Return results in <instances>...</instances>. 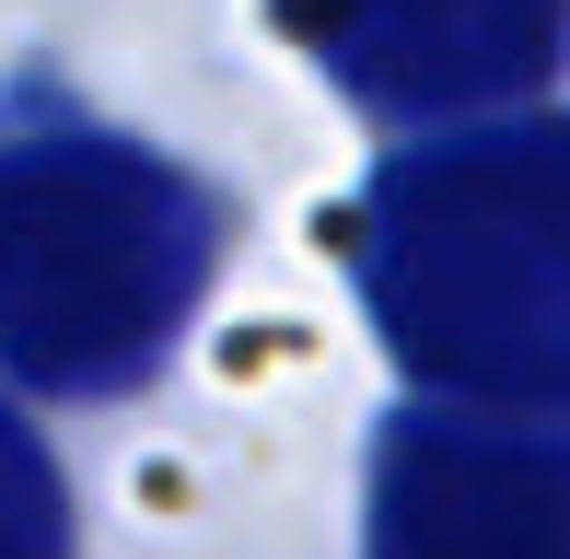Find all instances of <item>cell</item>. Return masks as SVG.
Returning <instances> with one entry per match:
<instances>
[{"label": "cell", "mask_w": 570, "mask_h": 559, "mask_svg": "<svg viewBox=\"0 0 570 559\" xmlns=\"http://www.w3.org/2000/svg\"><path fill=\"white\" fill-rule=\"evenodd\" d=\"M222 280V198L59 94H0V373L106 409L175 362Z\"/></svg>", "instance_id": "6da1fadb"}, {"label": "cell", "mask_w": 570, "mask_h": 559, "mask_svg": "<svg viewBox=\"0 0 570 559\" xmlns=\"http://www.w3.org/2000/svg\"><path fill=\"white\" fill-rule=\"evenodd\" d=\"M361 315L443 409H559V129L548 106L501 129L420 140L361 187Z\"/></svg>", "instance_id": "7a4b0ae2"}, {"label": "cell", "mask_w": 570, "mask_h": 559, "mask_svg": "<svg viewBox=\"0 0 570 559\" xmlns=\"http://www.w3.org/2000/svg\"><path fill=\"white\" fill-rule=\"evenodd\" d=\"M279 36L350 94L361 117H524L559 70V0H279Z\"/></svg>", "instance_id": "3957f363"}, {"label": "cell", "mask_w": 570, "mask_h": 559, "mask_svg": "<svg viewBox=\"0 0 570 559\" xmlns=\"http://www.w3.org/2000/svg\"><path fill=\"white\" fill-rule=\"evenodd\" d=\"M361 559H559V431L501 409H396L373 431Z\"/></svg>", "instance_id": "277c9868"}, {"label": "cell", "mask_w": 570, "mask_h": 559, "mask_svg": "<svg viewBox=\"0 0 570 559\" xmlns=\"http://www.w3.org/2000/svg\"><path fill=\"white\" fill-rule=\"evenodd\" d=\"M0 559H70V478L12 396H0Z\"/></svg>", "instance_id": "5b68a950"}]
</instances>
